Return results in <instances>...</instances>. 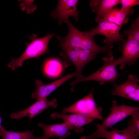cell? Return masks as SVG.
Here are the masks:
<instances>
[{
    "label": "cell",
    "instance_id": "obj_1",
    "mask_svg": "<svg viewBox=\"0 0 139 139\" xmlns=\"http://www.w3.org/2000/svg\"><path fill=\"white\" fill-rule=\"evenodd\" d=\"M68 25V32L65 37L56 36L57 39L60 42L62 48H69L74 49H89L97 54L104 53L109 56L112 55L111 49L106 46L102 47L96 44L93 37L89 32H83L76 29L68 20L65 22Z\"/></svg>",
    "mask_w": 139,
    "mask_h": 139
},
{
    "label": "cell",
    "instance_id": "obj_2",
    "mask_svg": "<svg viewBox=\"0 0 139 139\" xmlns=\"http://www.w3.org/2000/svg\"><path fill=\"white\" fill-rule=\"evenodd\" d=\"M102 59L104 61V63L100 68L90 75L86 77L83 76L76 79L70 83L72 91L73 90L76 84L81 82L95 81L99 82V84L101 85L107 82L113 81L117 79L120 75L116 69V66L119 64V58L114 59L112 55L103 57Z\"/></svg>",
    "mask_w": 139,
    "mask_h": 139
},
{
    "label": "cell",
    "instance_id": "obj_3",
    "mask_svg": "<svg viewBox=\"0 0 139 139\" xmlns=\"http://www.w3.org/2000/svg\"><path fill=\"white\" fill-rule=\"evenodd\" d=\"M54 35V34H50L38 38L36 35H33L30 38L31 41L28 45L23 53L17 59L12 58L11 62L7 64V66L14 71L22 66L25 60L46 53L49 40Z\"/></svg>",
    "mask_w": 139,
    "mask_h": 139
},
{
    "label": "cell",
    "instance_id": "obj_4",
    "mask_svg": "<svg viewBox=\"0 0 139 139\" xmlns=\"http://www.w3.org/2000/svg\"><path fill=\"white\" fill-rule=\"evenodd\" d=\"M94 92L92 90L84 98L69 107L64 108L61 114L72 113L91 117L95 119H102V109L101 107L97 108L93 97Z\"/></svg>",
    "mask_w": 139,
    "mask_h": 139
},
{
    "label": "cell",
    "instance_id": "obj_5",
    "mask_svg": "<svg viewBox=\"0 0 139 139\" xmlns=\"http://www.w3.org/2000/svg\"><path fill=\"white\" fill-rule=\"evenodd\" d=\"M110 109V113L106 118H103L101 124L97 125V128L104 130L111 128L115 124L139 110V107L125 105L118 106L117 101L114 100L112 101V105Z\"/></svg>",
    "mask_w": 139,
    "mask_h": 139
},
{
    "label": "cell",
    "instance_id": "obj_6",
    "mask_svg": "<svg viewBox=\"0 0 139 139\" xmlns=\"http://www.w3.org/2000/svg\"><path fill=\"white\" fill-rule=\"evenodd\" d=\"M121 27L116 24L106 20L98 23L96 27L92 28L90 32L91 36L93 37L96 35H101L104 36L106 38L104 42L106 46L111 49L113 47V43L116 42L125 41L122 35L119 33Z\"/></svg>",
    "mask_w": 139,
    "mask_h": 139
},
{
    "label": "cell",
    "instance_id": "obj_7",
    "mask_svg": "<svg viewBox=\"0 0 139 139\" xmlns=\"http://www.w3.org/2000/svg\"><path fill=\"white\" fill-rule=\"evenodd\" d=\"M139 130L128 124L127 127L122 130L113 129L110 131L97 128L93 134L83 136L80 139H96L101 137L106 139H138Z\"/></svg>",
    "mask_w": 139,
    "mask_h": 139
},
{
    "label": "cell",
    "instance_id": "obj_8",
    "mask_svg": "<svg viewBox=\"0 0 139 139\" xmlns=\"http://www.w3.org/2000/svg\"><path fill=\"white\" fill-rule=\"evenodd\" d=\"M139 80L136 75L130 74L127 81L119 85L114 84L115 90L112 91L113 95H118L127 99L139 101Z\"/></svg>",
    "mask_w": 139,
    "mask_h": 139
},
{
    "label": "cell",
    "instance_id": "obj_9",
    "mask_svg": "<svg viewBox=\"0 0 139 139\" xmlns=\"http://www.w3.org/2000/svg\"><path fill=\"white\" fill-rule=\"evenodd\" d=\"M77 0H58L57 6L51 14L54 19L57 18L58 23L61 24L68 20L69 18L73 17L75 20H78L79 12L77 10V5L79 2Z\"/></svg>",
    "mask_w": 139,
    "mask_h": 139
},
{
    "label": "cell",
    "instance_id": "obj_10",
    "mask_svg": "<svg viewBox=\"0 0 139 139\" xmlns=\"http://www.w3.org/2000/svg\"><path fill=\"white\" fill-rule=\"evenodd\" d=\"M57 106V101L55 98L48 101L47 99L36 100L30 106L22 110L12 112L11 117L13 119H19L25 117H28L31 120L36 115L41 113L48 107L55 108Z\"/></svg>",
    "mask_w": 139,
    "mask_h": 139
},
{
    "label": "cell",
    "instance_id": "obj_11",
    "mask_svg": "<svg viewBox=\"0 0 139 139\" xmlns=\"http://www.w3.org/2000/svg\"><path fill=\"white\" fill-rule=\"evenodd\" d=\"M74 72L46 85L38 80L35 81L36 89L32 93L31 97L36 100L47 99L48 96L56 89L67 80L75 76Z\"/></svg>",
    "mask_w": 139,
    "mask_h": 139
},
{
    "label": "cell",
    "instance_id": "obj_12",
    "mask_svg": "<svg viewBox=\"0 0 139 139\" xmlns=\"http://www.w3.org/2000/svg\"><path fill=\"white\" fill-rule=\"evenodd\" d=\"M139 57V41L128 37L123 47L122 55L119 57L120 68L123 69L126 64H134Z\"/></svg>",
    "mask_w": 139,
    "mask_h": 139
},
{
    "label": "cell",
    "instance_id": "obj_13",
    "mask_svg": "<svg viewBox=\"0 0 139 139\" xmlns=\"http://www.w3.org/2000/svg\"><path fill=\"white\" fill-rule=\"evenodd\" d=\"M51 118L55 119H62L65 122L73 127L76 132L80 133L84 131L82 127L92 121L95 118L82 115L73 114L65 115L55 112L50 115Z\"/></svg>",
    "mask_w": 139,
    "mask_h": 139
},
{
    "label": "cell",
    "instance_id": "obj_14",
    "mask_svg": "<svg viewBox=\"0 0 139 139\" xmlns=\"http://www.w3.org/2000/svg\"><path fill=\"white\" fill-rule=\"evenodd\" d=\"M39 127L43 130L44 134L41 139H49L58 137L60 139H64L71 134L70 130L75 131L74 128L66 122L51 125H46L42 123L38 124Z\"/></svg>",
    "mask_w": 139,
    "mask_h": 139
},
{
    "label": "cell",
    "instance_id": "obj_15",
    "mask_svg": "<svg viewBox=\"0 0 139 139\" xmlns=\"http://www.w3.org/2000/svg\"><path fill=\"white\" fill-rule=\"evenodd\" d=\"M120 0H90L89 5L92 12L96 15L95 21L98 23L104 21L107 13L117 5Z\"/></svg>",
    "mask_w": 139,
    "mask_h": 139
},
{
    "label": "cell",
    "instance_id": "obj_16",
    "mask_svg": "<svg viewBox=\"0 0 139 139\" xmlns=\"http://www.w3.org/2000/svg\"><path fill=\"white\" fill-rule=\"evenodd\" d=\"M133 13L124 12L117 8H114L107 13L104 18V21L113 23L121 27L123 24L128 23V15H132Z\"/></svg>",
    "mask_w": 139,
    "mask_h": 139
},
{
    "label": "cell",
    "instance_id": "obj_17",
    "mask_svg": "<svg viewBox=\"0 0 139 139\" xmlns=\"http://www.w3.org/2000/svg\"><path fill=\"white\" fill-rule=\"evenodd\" d=\"M33 133V131L29 130L23 132L8 131L3 126H0V137L2 139H41L42 137H36Z\"/></svg>",
    "mask_w": 139,
    "mask_h": 139
},
{
    "label": "cell",
    "instance_id": "obj_18",
    "mask_svg": "<svg viewBox=\"0 0 139 139\" xmlns=\"http://www.w3.org/2000/svg\"><path fill=\"white\" fill-rule=\"evenodd\" d=\"M63 70V66L61 62L55 59L48 60L46 63L44 67L45 74L48 76L56 77L59 76Z\"/></svg>",
    "mask_w": 139,
    "mask_h": 139
},
{
    "label": "cell",
    "instance_id": "obj_19",
    "mask_svg": "<svg viewBox=\"0 0 139 139\" xmlns=\"http://www.w3.org/2000/svg\"><path fill=\"white\" fill-rule=\"evenodd\" d=\"M62 49L67 57L75 67L76 79L83 76L82 71L80 69L78 53L76 50L69 48H64Z\"/></svg>",
    "mask_w": 139,
    "mask_h": 139
},
{
    "label": "cell",
    "instance_id": "obj_20",
    "mask_svg": "<svg viewBox=\"0 0 139 139\" xmlns=\"http://www.w3.org/2000/svg\"><path fill=\"white\" fill-rule=\"evenodd\" d=\"M75 49L78 53L80 69L82 71L84 65L94 59L97 54L89 49Z\"/></svg>",
    "mask_w": 139,
    "mask_h": 139
},
{
    "label": "cell",
    "instance_id": "obj_21",
    "mask_svg": "<svg viewBox=\"0 0 139 139\" xmlns=\"http://www.w3.org/2000/svg\"><path fill=\"white\" fill-rule=\"evenodd\" d=\"M124 33L128 37L139 41V17L137 19L131 24L130 28L124 31Z\"/></svg>",
    "mask_w": 139,
    "mask_h": 139
},
{
    "label": "cell",
    "instance_id": "obj_22",
    "mask_svg": "<svg viewBox=\"0 0 139 139\" xmlns=\"http://www.w3.org/2000/svg\"><path fill=\"white\" fill-rule=\"evenodd\" d=\"M120 4L122 5L120 9L125 12L133 13L134 10L131 9V8L134 6L139 4L138 0H120Z\"/></svg>",
    "mask_w": 139,
    "mask_h": 139
},
{
    "label": "cell",
    "instance_id": "obj_23",
    "mask_svg": "<svg viewBox=\"0 0 139 139\" xmlns=\"http://www.w3.org/2000/svg\"><path fill=\"white\" fill-rule=\"evenodd\" d=\"M1 123H2V119L0 116V126H1Z\"/></svg>",
    "mask_w": 139,
    "mask_h": 139
}]
</instances>
